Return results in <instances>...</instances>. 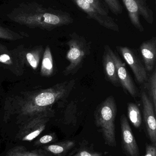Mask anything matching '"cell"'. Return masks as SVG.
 I'll return each instance as SVG.
<instances>
[{"label":"cell","instance_id":"e0dca14e","mask_svg":"<svg viewBox=\"0 0 156 156\" xmlns=\"http://www.w3.org/2000/svg\"><path fill=\"white\" fill-rule=\"evenodd\" d=\"M75 142L67 140L55 144L45 147V150L56 155L60 156L68 152L75 146Z\"/></svg>","mask_w":156,"mask_h":156},{"label":"cell","instance_id":"277c9868","mask_svg":"<svg viewBox=\"0 0 156 156\" xmlns=\"http://www.w3.org/2000/svg\"><path fill=\"white\" fill-rule=\"evenodd\" d=\"M67 44L69 49L66 58L70 64L63 71L64 76L74 75L82 67L85 58L90 53V45L87 40L76 33L70 35Z\"/></svg>","mask_w":156,"mask_h":156},{"label":"cell","instance_id":"9c48e42d","mask_svg":"<svg viewBox=\"0 0 156 156\" xmlns=\"http://www.w3.org/2000/svg\"><path fill=\"white\" fill-rule=\"evenodd\" d=\"M121 127L122 147L124 154L127 156H140L138 144L124 114L121 117Z\"/></svg>","mask_w":156,"mask_h":156},{"label":"cell","instance_id":"cb8c5ba5","mask_svg":"<svg viewBox=\"0 0 156 156\" xmlns=\"http://www.w3.org/2000/svg\"><path fill=\"white\" fill-rule=\"evenodd\" d=\"M93 6L96 8L102 14L109 16L108 6L102 0H86Z\"/></svg>","mask_w":156,"mask_h":156},{"label":"cell","instance_id":"83f0119b","mask_svg":"<svg viewBox=\"0 0 156 156\" xmlns=\"http://www.w3.org/2000/svg\"><path fill=\"white\" fill-rule=\"evenodd\" d=\"M123 1H124V0H123Z\"/></svg>","mask_w":156,"mask_h":156},{"label":"cell","instance_id":"3957f363","mask_svg":"<svg viewBox=\"0 0 156 156\" xmlns=\"http://www.w3.org/2000/svg\"><path fill=\"white\" fill-rule=\"evenodd\" d=\"M117 112L114 98L110 96L98 106L94 113L95 124L100 129L105 144L109 146H116L115 120Z\"/></svg>","mask_w":156,"mask_h":156},{"label":"cell","instance_id":"603a6c76","mask_svg":"<svg viewBox=\"0 0 156 156\" xmlns=\"http://www.w3.org/2000/svg\"><path fill=\"white\" fill-rule=\"evenodd\" d=\"M108 8L114 14L118 15L123 13V8L119 0H103Z\"/></svg>","mask_w":156,"mask_h":156},{"label":"cell","instance_id":"52a82bcc","mask_svg":"<svg viewBox=\"0 0 156 156\" xmlns=\"http://www.w3.org/2000/svg\"><path fill=\"white\" fill-rule=\"evenodd\" d=\"M74 3L84 12L88 17L97 21L100 25L108 29L119 32L120 28L114 19L110 16L102 14L96 8L86 0H72Z\"/></svg>","mask_w":156,"mask_h":156},{"label":"cell","instance_id":"2e32d148","mask_svg":"<svg viewBox=\"0 0 156 156\" xmlns=\"http://www.w3.org/2000/svg\"><path fill=\"white\" fill-rule=\"evenodd\" d=\"M54 73L53 57L50 48L47 46L42 56L40 75L44 77L51 76Z\"/></svg>","mask_w":156,"mask_h":156},{"label":"cell","instance_id":"5b68a950","mask_svg":"<svg viewBox=\"0 0 156 156\" xmlns=\"http://www.w3.org/2000/svg\"><path fill=\"white\" fill-rule=\"evenodd\" d=\"M24 50L19 47L9 50L0 44V67L9 70L16 76L23 75L26 64Z\"/></svg>","mask_w":156,"mask_h":156},{"label":"cell","instance_id":"ac0fdd59","mask_svg":"<svg viewBox=\"0 0 156 156\" xmlns=\"http://www.w3.org/2000/svg\"><path fill=\"white\" fill-rule=\"evenodd\" d=\"M127 112L129 120L136 128H138L142 122V115L138 106L134 103H129L127 106Z\"/></svg>","mask_w":156,"mask_h":156},{"label":"cell","instance_id":"d6986e66","mask_svg":"<svg viewBox=\"0 0 156 156\" xmlns=\"http://www.w3.org/2000/svg\"><path fill=\"white\" fill-rule=\"evenodd\" d=\"M28 36L24 33H17L6 27L0 26V38L5 40L16 41L23 39Z\"/></svg>","mask_w":156,"mask_h":156},{"label":"cell","instance_id":"7a4b0ae2","mask_svg":"<svg viewBox=\"0 0 156 156\" xmlns=\"http://www.w3.org/2000/svg\"><path fill=\"white\" fill-rule=\"evenodd\" d=\"M7 16L11 21L29 28L48 31L73 22L68 13L45 8L35 2L20 4L7 14Z\"/></svg>","mask_w":156,"mask_h":156},{"label":"cell","instance_id":"44dd1931","mask_svg":"<svg viewBox=\"0 0 156 156\" xmlns=\"http://www.w3.org/2000/svg\"><path fill=\"white\" fill-rule=\"evenodd\" d=\"M148 92L150 99L153 103L155 112L156 111V70H154L150 76L148 81Z\"/></svg>","mask_w":156,"mask_h":156},{"label":"cell","instance_id":"ba28073f","mask_svg":"<svg viewBox=\"0 0 156 156\" xmlns=\"http://www.w3.org/2000/svg\"><path fill=\"white\" fill-rule=\"evenodd\" d=\"M117 48L132 69L137 81L140 83L146 82L147 80L146 69L134 51L127 47L118 46Z\"/></svg>","mask_w":156,"mask_h":156},{"label":"cell","instance_id":"4316f807","mask_svg":"<svg viewBox=\"0 0 156 156\" xmlns=\"http://www.w3.org/2000/svg\"><path fill=\"white\" fill-rule=\"evenodd\" d=\"M54 139V135H46L40 138V139L36 142L37 144H48L52 142Z\"/></svg>","mask_w":156,"mask_h":156},{"label":"cell","instance_id":"484cf974","mask_svg":"<svg viewBox=\"0 0 156 156\" xmlns=\"http://www.w3.org/2000/svg\"><path fill=\"white\" fill-rule=\"evenodd\" d=\"M144 156H156V145L147 144L145 154Z\"/></svg>","mask_w":156,"mask_h":156},{"label":"cell","instance_id":"ffe728a7","mask_svg":"<svg viewBox=\"0 0 156 156\" xmlns=\"http://www.w3.org/2000/svg\"><path fill=\"white\" fill-rule=\"evenodd\" d=\"M139 7L140 15L145 19L148 23H154V14L153 11L148 7L147 4V0H135Z\"/></svg>","mask_w":156,"mask_h":156},{"label":"cell","instance_id":"30bf717a","mask_svg":"<svg viewBox=\"0 0 156 156\" xmlns=\"http://www.w3.org/2000/svg\"><path fill=\"white\" fill-rule=\"evenodd\" d=\"M141 99L143 105L144 120L147 135L152 144L156 145V121L154 105L144 91L142 93Z\"/></svg>","mask_w":156,"mask_h":156},{"label":"cell","instance_id":"8fae6325","mask_svg":"<svg viewBox=\"0 0 156 156\" xmlns=\"http://www.w3.org/2000/svg\"><path fill=\"white\" fill-rule=\"evenodd\" d=\"M110 53L114 60L117 68V76L121 85L126 92L129 93L132 97L135 98L138 95V91L135 84L129 75L128 70L125 67V63H123L117 54L114 53L111 48Z\"/></svg>","mask_w":156,"mask_h":156},{"label":"cell","instance_id":"8992f818","mask_svg":"<svg viewBox=\"0 0 156 156\" xmlns=\"http://www.w3.org/2000/svg\"><path fill=\"white\" fill-rule=\"evenodd\" d=\"M51 110L33 117L23 125L19 133V139L23 141H31L38 136L45 129L49 119L54 115Z\"/></svg>","mask_w":156,"mask_h":156},{"label":"cell","instance_id":"5bb4252c","mask_svg":"<svg viewBox=\"0 0 156 156\" xmlns=\"http://www.w3.org/2000/svg\"><path fill=\"white\" fill-rule=\"evenodd\" d=\"M123 2L133 25L140 32H143L144 29L140 22V11L136 1L135 0H124Z\"/></svg>","mask_w":156,"mask_h":156},{"label":"cell","instance_id":"7c38bea8","mask_svg":"<svg viewBox=\"0 0 156 156\" xmlns=\"http://www.w3.org/2000/svg\"><path fill=\"white\" fill-rule=\"evenodd\" d=\"M140 52L143 59L145 68L151 72L154 69L156 60V38L152 37L141 44Z\"/></svg>","mask_w":156,"mask_h":156},{"label":"cell","instance_id":"7402d4cb","mask_svg":"<svg viewBox=\"0 0 156 156\" xmlns=\"http://www.w3.org/2000/svg\"><path fill=\"white\" fill-rule=\"evenodd\" d=\"M6 156H42L34 151H28L23 147H13L7 152Z\"/></svg>","mask_w":156,"mask_h":156},{"label":"cell","instance_id":"6da1fadb","mask_svg":"<svg viewBox=\"0 0 156 156\" xmlns=\"http://www.w3.org/2000/svg\"><path fill=\"white\" fill-rule=\"evenodd\" d=\"M75 84L71 80L44 90L22 93L8 98L5 104V118L15 115L24 123L33 117L53 110L52 106L68 96Z\"/></svg>","mask_w":156,"mask_h":156},{"label":"cell","instance_id":"9a60e30c","mask_svg":"<svg viewBox=\"0 0 156 156\" xmlns=\"http://www.w3.org/2000/svg\"><path fill=\"white\" fill-rule=\"evenodd\" d=\"M44 50L42 46L35 47L29 50H24V57L26 64H28L33 70H36L38 67Z\"/></svg>","mask_w":156,"mask_h":156},{"label":"cell","instance_id":"4fadbf2b","mask_svg":"<svg viewBox=\"0 0 156 156\" xmlns=\"http://www.w3.org/2000/svg\"><path fill=\"white\" fill-rule=\"evenodd\" d=\"M110 47L108 45L105 46L104 47L103 58L104 74L108 80L114 86L118 87L121 86V84L117 76L116 65L110 53Z\"/></svg>","mask_w":156,"mask_h":156},{"label":"cell","instance_id":"d4e9b609","mask_svg":"<svg viewBox=\"0 0 156 156\" xmlns=\"http://www.w3.org/2000/svg\"><path fill=\"white\" fill-rule=\"evenodd\" d=\"M102 154L100 152L91 151L88 149H82L80 150L74 155L72 156H102Z\"/></svg>","mask_w":156,"mask_h":156}]
</instances>
